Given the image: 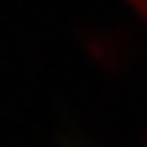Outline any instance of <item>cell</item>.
Returning <instances> with one entry per match:
<instances>
[{
    "mask_svg": "<svg viewBox=\"0 0 147 147\" xmlns=\"http://www.w3.org/2000/svg\"><path fill=\"white\" fill-rule=\"evenodd\" d=\"M132 6H135V9H138V15L147 21V0H132Z\"/></svg>",
    "mask_w": 147,
    "mask_h": 147,
    "instance_id": "1",
    "label": "cell"
},
{
    "mask_svg": "<svg viewBox=\"0 0 147 147\" xmlns=\"http://www.w3.org/2000/svg\"><path fill=\"white\" fill-rule=\"evenodd\" d=\"M144 147H147V141H144Z\"/></svg>",
    "mask_w": 147,
    "mask_h": 147,
    "instance_id": "2",
    "label": "cell"
}]
</instances>
